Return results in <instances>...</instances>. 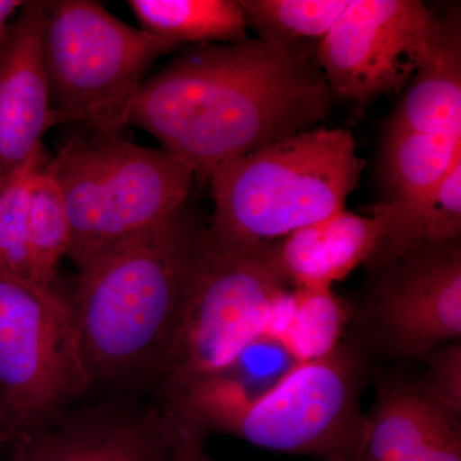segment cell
Listing matches in <instances>:
<instances>
[{
    "mask_svg": "<svg viewBox=\"0 0 461 461\" xmlns=\"http://www.w3.org/2000/svg\"><path fill=\"white\" fill-rule=\"evenodd\" d=\"M333 100L315 54L257 36L176 57L141 85L130 124L208 182L229 160L321 126Z\"/></svg>",
    "mask_w": 461,
    "mask_h": 461,
    "instance_id": "6da1fadb",
    "label": "cell"
},
{
    "mask_svg": "<svg viewBox=\"0 0 461 461\" xmlns=\"http://www.w3.org/2000/svg\"><path fill=\"white\" fill-rule=\"evenodd\" d=\"M205 227L187 202L78 268L68 303L93 388L151 391L180 329Z\"/></svg>",
    "mask_w": 461,
    "mask_h": 461,
    "instance_id": "7a4b0ae2",
    "label": "cell"
},
{
    "mask_svg": "<svg viewBox=\"0 0 461 461\" xmlns=\"http://www.w3.org/2000/svg\"><path fill=\"white\" fill-rule=\"evenodd\" d=\"M366 162L353 135L318 126L215 168L208 230L226 244L277 241L345 211Z\"/></svg>",
    "mask_w": 461,
    "mask_h": 461,
    "instance_id": "3957f363",
    "label": "cell"
},
{
    "mask_svg": "<svg viewBox=\"0 0 461 461\" xmlns=\"http://www.w3.org/2000/svg\"><path fill=\"white\" fill-rule=\"evenodd\" d=\"M364 379L362 357L341 342L253 402L195 395L167 411L204 435L224 433L276 453L362 461L369 433L360 406Z\"/></svg>",
    "mask_w": 461,
    "mask_h": 461,
    "instance_id": "277c9868",
    "label": "cell"
},
{
    "mask_svg": "<svg viewBox=\"0 0 461 461\" xmlns=\"http://www.w3.org/2000/svg\"><path fill=\"white\" fill-rule=\"evenodd\" d=\"M288 290L275 241L226 244L206 223L180 329L151 388L157 402L173 408L217 377L266 333Z\"/></svg>",
    "mask_w": 461,
    "mask_h": 461,
    "instance_id": "5b68a950",
    "label": "cell"
},
{
    "mask_svg": "<svg viewBox=\"0 0 461 461\" xmlns=\"http://www.w3.org/2000/svg\"><path fill=\"white\" fill-rule=\"evenodd\" d=\"M44 169L57 182L71 223L68 256L80 268L99 251L189 202L193 167L166 149L76 133Z\"/></svg>",
    "mask_w": 461,
    "mask_h": 461,
    "instance_id": "8992f818",
    "label": "cell"
},
{
    "mask_svg": "<svg viewBox=\"0 0 461 461\" xmlns=\"http://www.w3.org/2000/svg\"><path fill=\"white\" fill-rule=\"evenodd\" d=\"M180 45L122 23L93 0L51 2L42 48L56 124L120 136L149 69Z\"/></svg>",
    "mask_w": 461,
    "mask_h": 461,
    "instance_id": "52a82bcc",
    "label": "cell"
},
{
    "mask_svg": "<svg viewBox=\"0 0 461 461\" xmlns=\"http://www.w3.org/2000/svg\"><path fill=\"white\" fill-rule=\"evenodd\" d=\"M91 388L68 299L0 272V402L16 435Z\"/></svg>",
    "mask_w": 461,
    "mask_h": 461,
    "instance_id": "ba28073f",
    "label": "cell"
},
{
    "mask_svg": "<svg viewBox=\"0 0 461 461\" xmlns=\"http://www.w3.org/2000/svg\"><path fill=\"white\" fill-rule=\"evenodd\" d=\"M441 29L420 0H350L315 59L335 98L366 108L411 80Z\"/></svg>",
    "mask_w": 461,
    "mask_h": 461,
    "instance_id": "9c48e42d",
    "label": "cell"
},
{
    "mask_svg": "<svg viewBox=\"0 0 461 461\" xmlns=\"http://www.w3.org/2000/svg\"><path fill=\"white\" fill-rule=\"evenodd\" d=\"M18 432L7 461H171L175 424L158 402L122 393Z\"/></svg>",
    "mask_w": 461,
    "mask_h": 461,
    "instance_id": "30bf717a",
    "label": "cell"
},
{
    "mask_svg": "<svg viewBox=\"0 0 461 461\" xmlns=\"http://www.w3.org/2000/svg\"><path fill=\"white\" fill-rule=\"evenodd\" d=\"M382 269L373 318L393 353L420 357L460 339V241L420 249Z\"/></svg>",
    "mask_w": 461,
    "mask_h": 461,
    "instance_id": "8fae6325",
    "label": "cell"
},
{
    "mask_svg": "<svg viewBox=\"0 0 461 461\" xmlns=\"http://www.w3.org/2000/svg\"><path fill=\"white\" fill-rule=\"evenodd\" d=\"M50 5L23 3L0 53V167L5 172L42 147V136L56 124L42 48Z\"/></svg>",
    "mask_w": 461,
    "mask_h": 461,
    "instance_id": "7c38bea8",
    "label": "cell"
},
{
    "mask_svg": "<svg viewBox=\"0 0 461 461\" xmlns=\"http://www.w3.org/2000/svg\"><path fill=\"white\" fill-rule=\"evenodd\" d=\"M368 420L362 461H461V417L415 384H382Z\"/></svg>",
    "mask_w": 461,
    "mask_h": 461,
    "instance_id": "4fadbf2b",
    "label": "cell"
},
{
    "mask_svg": "<svg viewBox=\"0 0 461 461\" xmlns=\"http://www.w3.org/2000/svg\"><path fill=\"white\" fill-rule=\"evenodd\" d=\"M342 211L275 241V256L288 286L332 287L368 263L379 236V215Z\"/></svg>",
    "mask_w": 461,
    "mask_h": 461,
    "instance_id": "5bb4252c",
    "label": "cell"
},
{
    "mask_svg": "<svg viewBox=\"0 0 461 461\" xmlns=\"http://www.w3.org/2000/svg\"><path fill=\"white\" fill-rule=\"evenodd\" d=\"M366 212L381 217V236L368 260L382 269L432 245L460 241L461 158L429 193L409 203L381 202Z\"/></svg>",
    "mask_w": 461,
    "mask_h": 461,
    "instance_id": "9a60e30c",
    "label": "cell"
},
{
    "mask_svg": "<svg viewBox=\"0 0 461 461\" xmlns=\"http://www.w3.org/2000/svg\"><path fill=\"white\" fill-rule=\"evenodd\" d=\"M387 131L461 132L459 14L442 18L435 47L412 76Z\"/></svg>",
    "mask_w": 461,
    "mask_h": 461,
    "instance_id": "2e32d148",
    "label": "cell"
},
{
    "mask_svg": "<svg viewBox=\"0 0 461 461\" xmlns=\"http://www.w3.org/2000/svg\"><path fill=\"white\" fill-rule=\"evenodd\" d=\"M351 318L350 305L332 287H295L273 308L266 335L286 348L299 363L332 353Z\"/></svg>",
    "mask_w": 461,
    "mask_h": 461,
    "instance_id": "e0dca14e",
    "label": "cell"
},
{
    "mask_svg": "<svg viewBox=\"0 0 461 461\" xmlns=\"http://www.w3.org/2000/svg\"><path fill=\"white\" fill-rule=\"evenodd\" d=\"M140 29L181 45L224 44L248 38V26L236 0H129Z\"/></svg>",
    "mask_w": 461,
    "mask_h": 461,
    "instance_id": "ac0fdd59",
    "label": "cell"
},
{
    "mask_svg": "<svg viewBox=\"0 0 461 461\" xmlns=\"http://www.w3.org/2000/svg\"><path fill=\"white\" fill-rule=\"evenodd\" d=\"M461 158V132L387 131L381 169L388 203H409L429 193Z\"/></svg>",
    "mask_w": 461,
    "mask_h": 461,
    "instance_id": "d6986e66",
    "label": "cell"
},
{
    "mask_svg": "<svg viewBox=\"0 0 461 461\" xmlns=\"http://www.w3.org/2000/svg\"><path fill=\"white\" fill-rule=\"evenodd\" d=\"M350 0H239L259 38L317 54L318 47Z\"/></svg>",
    "mask_w": 461,
    "mask_h": 461,
    "instance_id": "ffe728a7",
    "label": "cell"
},
{
    "mask_svg": "<svg viewBox=\"0 0 461 461\" xmlns=\"http://www.w3.org/2000/svg\"><path fill=\"white\" fill-rule=\"evenodd\" d=\"M71 248V223L57 182L44 165L33 177L27 220L30 282L56 288L58 266Z\"/></svg>",
    "mask_w": 461,
    "mask_h": 461,
    "instance_id": "44dd1931",
    "label": "cell"
},
{
    "mask_svg": "<svg viewBox=\"0 0 461 461\" xmlns=\"http://www.w3.org/2000/svg\"><path fill=\"white\" fill-rule=\"evenodd\" d=\"M299 364L278 339L264 333L249 344L217 377L182 402L195 395L253 402L271 393Z\"/></svg>",
    "mask_w": 461,
    "mask_h": 461,
    "instance_id": "7402d4cb",
    "label": "cell"
},
{
    "mask_svg": "<svg viewBox=\"0 0 461 461\" xmlns=\"http://www.w3.org/2000/svg\"><path fill=\"white\" fill-rule=\"evenodd\" d=\"M44 163L41 147L5 173L0 184V271L26 282H30L27 257L30 193L33 177Z\"/></svg>",
    "mask_w": 461,
    "mask_h": 461,
    "instance_id": "603a6c76",
    "label": "cell"
},
{
    "mask_svg": "<svg viewBox=\"0 0 461 461\" xmlns=\"http://www.w3.org/2000/svg\"><path fill=\"white\" fill-rule=\"evenodd\" d=\"M426 377L417 387L437 405L461 417V344L448 342L430 351Z\"/></svg>",
    "mask_w": 461,
    "mask_h": 461,
    "instance_id": "cb8c5ba5",
    "label": "cell"
},
{
    "mask_svg": "<svg viewBox=\"0 0 461 461\" xmlns=\"http://www.w3.org/2000/svg\"><path fill=\"white\" fill-rule=\"evenodd\" d=\"M172 420L175 424V438L171 461H220L206 451V435L202 430L173 417Z\"/></svg>",
    "mask_w": 461,
    "mask_h": 461,
    "instance_id": "d4e9b609",
    "label": "cell"
},
{
    "mask_svg": "<svg viewBox=\"0 0 461 461\" xmlns=\"http://www.w3.org/2000/svg\"><path fill=\"white\" fill-rule=\"evenodd\" d=\"M23 3L20 0H0V53L7 41L12 18L16 16Z\"/></svg>",
    "mask_w": 461,
    "mask_h": 461,
    "instance_id": "484cf974",
    "label": "cell"
},
{
    "mask_svg": "<svg viewBox=\"0 0 461 461\" xmlns=\"http://www.w3.org/2000/svg\"><path fill=\"white\" fill-rule=\"evenodd\" d=\"M14 436H16V430H14L11 420H9L5 406H3L2 402H0V447H2L3 445L9 444V441H11Z\"/></svg>",
    "mask_w": 461,
    "mask_h": 461,
    "instance_id": "4316f807",
    "label": "cell"
},
{
    "mask_svg": "<svg viewBox=\"0 0 461 461\" xmlns=\"http://www.w3.org/2000/svg\"><path fill=\"white\" fill-rule=\"evenodd\" d=\"M5 169L2 168V167H0V184H2V181H3V178H5ZM2 272V271H0Z\"/></svg>",
    "mask_w": 461,
    "mask_h": 461,
    "instance_id": "83f0119b",
    "label": "cell"
},
{
    "mask_svg": "<svg viewBox=\"0 0 461 461\" xmlns=\"http://www.w3.org/2000/svg\"><path fill=\"white\" fill-rule=\"evenodd\" d=\"M324 461H348V460H342V459H330V460H324Z\"/></svg>",
    "mask_w": 461,
    "mask_h": 461,
    "instance_id": "f1b7e54d",
    "label": "cell"
}]
</instances>
